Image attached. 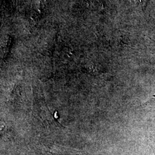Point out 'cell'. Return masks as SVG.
<instances>
[{
    "instance_id": "obj_1",
    "label": "cell",
    "mask_w": 155,
    "mask_h": 155,
    "mask_svg": "<svg viewBox=\"0 0 155 155\" xmlns=\"http://www.w3.org/2000/svg\"><path fill=\"white\" fill-rule=\"evenodd\" d=\"M137 3L139 4V5L141 6V8L144 9V8L147 5L148 0H136Z\"/></svg>"
}]
</instances>
